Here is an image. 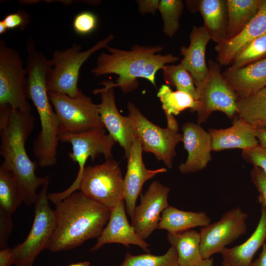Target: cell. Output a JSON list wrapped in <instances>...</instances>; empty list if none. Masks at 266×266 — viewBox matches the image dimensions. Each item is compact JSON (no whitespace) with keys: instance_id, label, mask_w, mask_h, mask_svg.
I'll return each mask as SVG.
<instances>
[{"instance_id":"6da1fadb","label":"cell","mask_w":266,"mask_h":266,"mask_svg":"<svg viewBox=\"0 0 266 266\" xmlns=\"http://www.w3.org/2000/svg\"><path fill=\"white\" fill-rule=\"evenodd\" d=\"M35 118L31 112L0 106V155L1 166L11 171L16 180L23 202L27 206L36 203L37 189L49 181V177H38L37 164L29 158L26 141L33 130Z\"/></svg>"},{"instance_id":"7a4b0ae2","label":"cell","mask_w":266,"mask_h":266,"mask_svg":"<svg viewBox=\"0 0 266 266\" xmlns=\"http://www.w3.org/2000/svg\"><path fill=\"white\" fill-rule=\"evenodd\" d=\"M55 206V225L47 248L52 252L72 249L98 238L110 215V210L80 191Z\"/></svg>"},{"instance_id":"3957f363","label":"cell","mask_w":266,"mask_h":266,"mask_svg":"<svg viewBox=\"0 0 266 266\" xmlns=\"http://www.w3.org/2000/svg\"><path fill=\"white\" fill-rule=\"evenodd\" d=\"M109 53L102 52L98 57L96 66L91 71L96 77L107 74L118 75L116 83L107 80L112 87H118L124 94L136 89L139 83L137 78L148 80L155 87L156 75L166 65L179 61L178 57L171 54L162 55L163 47L160 45L133 46L125 50L108 46Z\"/></svg>"},{"instance_id":"277c9868","label":"cell","mask_w":266,"mask_h":266,"mask_svg":"<svg viewBox=\"0 0 266 266\" xmlns=\"http://www.w3.org/2000/svg\"><path fill=\"white\" fill-rule=\"evenodd\" d=\"M27 93L37 110L40 123V131L33 142V155L40 166H53L57 161L59 125L49 98L46 77L41 74L30 76L27 80Z\"/></svg>"},{"instance_id":"5b68a950","label":"cell","mask_w":266,"mask_h":266,"mask_svg":"<svg viewBox=\"0 0 266 266\" xmlns=\"http://www.w3.org/2000/svg\"><path fill=\"white\" fill-rule=\"evenodd\" d=\"M113 38V35L110 34L85 51H82L81 46L75 43L64 50L55 51L52 59L49 60L50 68L47 80L48 92L76 97L80 90L78 81L82 66L95 52L106 48Z\"/></svg>"},{"instance_id":"8992f818","label":"cell","mask_w":266,"mask_h":266,"mask_svg":"<svg viewBox=\"0 0 266 266\" xmlns=\"http://www.w3.org/2000/svg\"><path fill=\"white\" fill-rule=\"evenodd\" d=\"M59 140L71 144L72 151L68 156L73 162L77 163L79 169L76 179L68 188L61 192L48 194L49 200L55 205L78 190L85 164L89 158L94 161L102 154L106 160L113 159L112 150L116 142L109 133H105V128L62 135Z\"/></svg>"},{"instance_id":"52a82bcc","label":"cell","mask_w":266,"mask_h":266,"mask_svg":"<svg viewBox=\"0 0 266 266\" xmlns=\"http://www.w3.org/2000/svg\"><path fill=\"white\" fill-rule=\"evenodd\" d=\"M48 95L58 119L59 137L104 128L98 104L81 90L73 98L54 92Z\"/></svg>"},{"instance_id":"ba28073f","label":"cell","mask_w":266,"mask_h":266,"mask_svg":"<svg viewBox=\"0 0 266 266\" xmlns=\"http://www.w3.org/2000/svg\"><path fill=\"white\" fill-rule=\"evenodd\" d=\"M206 77L196 87L200 106L197 124L204 123L215 111L225 113L228 118L237 117V102L239 98L224 78L220 65L209 60Z\"/></svg>"},{"instance_id":"9c48e42d","label":"cell","mask_w":266,"mask_h":266,"mask_svg":"<svg viewBox=\"0 0 266 266\" xmlns=\"http://www.w3.org/2000/svg\"><path fill=\"white\" fill-rule=\"evenodd\" d=\"M78 190L111 210L124 198V178L118 162L111 159L86 166Z\"/></svg>"},{"instance_id":"30bf717a","label":"cell","mask_w":266,"mask_h":266,"mask_svg":"<svg viewBox=\"0 0 266 266\" xmlns=\"http://www.w3.org/2000/svg\"><path fill=\"white\" fill-rule=\"evenodd\" d=\"M49 182L42 186L38 194L28 235L22 243L12 248L15 266H33L40 252L47 248L55 225L54 210L50 206L48 197Z\"/></svg>"},{"instance_id":"8fae6325","label":"cell","mask_w":266,"mask_h":266,"mask_svg":"<svg viewBox=\"0 0 266 266\" xmlns=\"http://www.w3.org/2000/svg\"><path fill=\"white\" fill-rule=\"evenodd\" d=\"M128 117L135 138L141 144L143 151L153 154L168 168L172 166L176 156L175 147L183 140L182 133L162 128L150 122L131 102L128 103Z\"/></svg>"},{"instance_id":"7c38bea8","label":"cell","mask_w":266,"mask_h":266,"mask_svg":"<svg viewBox=\"0 0 266 266\" xmlns=\"http://www.w3.org/2000/svg\"><path fill=\"white\" fill-rule=\"evenodd\" d=\"M27 93V72L19 52L0 41V106L31 112Z\"/></svg>"},{"instance_id":"4fadbf2b","label":"cell","mask_w":266,"mask_h":266,"mask_svg":"<svg viewBox=\"0 0 266 266\" xmlns=\"http://www.w3.org/2000/svg\"><path fill=\"white\" fill-rule=\"evenodd\" d=\"M248 215L239 207L226 212L218 221L200 229V250L203 259L221 253L247 230Z\"/></svg>"},{"instance_id":"5bb4252c","label":"cell","mask_w":266,"mask_h":266,"mask_svg":"<svg viewBox=\"0 0 266 266\" xmlns=\"http://www.w3.org/2000/svg\"><path fill=\"white\" fill-rule=\"evenodd\" d=\"M169 187L155 180L141 195L140 204L136 205L131 217V225L143 239L158 229L162 213L169 206Z\"/></svg>"},{"instance_id":"9a60e30c","label":"cell","mask_w":266,"mask_h":266,"mask_svg":"<svg viewBox=\"0 0 266 266\" xmlns=\"http://www.w3.org/2000/svg\"><path fill=\"white\" fill-rule=\"evenodd\" d=\"M100 84L104 87L93 91L94 94L100 95L101 101L98 104L100 119L109 134L124 149L125 157L127 158L135 138L129 117L122 116L116 107L114 88L110 86L107 81Z\"/></svg>"},{"instance_id":"2e32d148","label":"cell","mask_w":266,"mask_h":266,"mask_svg":"<svg viewBox=\"0 0 266 266\" xmlns=\"http://www.w3.org/2000/svg\"><path fill=\"white\" fill-rule=\"evenodd\" d=\"M143 151L139 140L135 138L127 157V171L124 178V200L127 212L131 218L144 183L156 175L167 171L164 167L156 169L147 168L143 162Z\"/></svg>"},{"instance_id":"e0dca14e","label":"cell","mask_w":266,"mask_h":266,"mask_svg":"<svg viewBox=\"0 0 266 266\" xmlns=\"http://www.w3.org/2000/svg\"><path fill=\"white\" fill-rule=\"evenodd\" d=\"M181 130L182 142L188 157L185 162L179 166L178 169L183 174L200 171L205 168L212 159L211 136L200 125L191 122L184 123Z\"/></svg>"},{"instance_id":"ac0fdd59","label":"cell","mask_w":266,"mask_h":266,"mask_svg":"<svg viewBox=\"0 0 266 266\" xmlns=\"http://www.w3.org/2000/svg\"><path fill=\"white\" fill-rule=\"evenodd\" d=\"M111 243H119L127 247L134 245L145 252H150L149 244L140 237L128 220L124 200L110 210L108 221L90 251H97L103 245Z\"/></svg>"},{"instance_id":"d6986e66","label":"cell","mask_w":266,"mask_h":266,"mask_svg":"<svg viewBox=\"0 0 266 266\" xmlns=\"http://www.w3.org/2000/svg\"><path fill=\"white\" fill-rule=\"evenodd\" d=\"M186 6L192 13L199 11L203 20V26L211 40L220 45L227 40L228 23L227 0H186Z\"/></svg>"},{"instance_id":"ffe728a7","label":"cell","mask_w":266,"mask_h":266,"mask_svg":"<svg viewBox=\"0 0 266 266\" xmlns=\"http://www.w3.org/2000/svg\"><path fill=\"white\" fill-rule=\"evenodd\" d=\"M266 33V0L243 30L233 38L216 45L217 62L220 66H230L238 52L256 38Z\"/></svg>"},{"instance_id":"44dd1931","label":"cell","mask_w":266,"mask_h":266,"mask_svg":"<svg viewBox=\"0 0 266 266\" xmlns=\"http://www.w3.org/2000/svg\"><path fill=\"white\" fill-rule=\"evenodd\" d=\"M256 131V128L237 117L228 128L208 130L211 136L213 151L230 149L243 150L254 148L259 145Z\"/></svg>"},{"instance_id":"7402d4cb","label":"cell","mask_w":266,"mask_h":266,"mask_svg":"<svg viewBox=\"0 0 266 266\" xmlns=\"http://www.w3.org/2000/svg\"><path fill=\"white\" fill-rule=\"evenodd\" d=\"M189 37V46L180 47V54L183 56L180 64L190 72L197 87L208 74L205 51L211 39L203 26H194Z\"/></svg>"},{"instance_id":"603a6c76","label":"cell","mask_w":266,"mask_h":266,"mask_svg":"<svg viewBox=\"0 0 266 266\" xmlns=\"http://www.w3.org/2000/svg\"><path fill=\"white\" fill-rule=\"evenodd\" d=\"M222 75L239 98L266 87V58L237 69L227 68Z\"/></svg>"},{"instance_id":"cb8c5ba5","label":"cell","mask_w":266,"mask_h":266,"mask_svg":"<svg viewBox=\"0 0 266 266\" xmlns=\"http://www.w3.org/2000/svg\"><path fill=\"white\" fill-rule=\"evenodd\" d=\"M266 239V208L261 206L258 225L250 236L243 243L222 250V266H249L258 249Z\"/></svg>"},{"instance_id":"d4e9b609","label":"cell","mask_w":266,"mask_h":266,"mask_svg":"<svg viewBox=\"0 0 266 266\" xmlns=\"http://www.w3.org/2000/svg\"><path fill=\"white\" fill-rule=\"evenodd\" d=\"M210 223L211 219L204 212L184 211L169 205L162 213L158 229L178 233Z\"/></svg>"},{"instance_id":"484cf974","label":"cell","mask_w":266,"mask_h":266,"mask_svg":"<svg viewBox=\"0 0 266 266\" xmlns=\"http://www.w3.org/2000/svg\"><path fill=\"white\" fill-rule=\"evenodd\" d=\"M167 240L177 252L179 266H197L203 260L200 232L190 230L178 233H168Z\"/></svg>"},{"instance_id":"4316f807","label":"cell","mask_w":266,"mask_h":266,"mask_svg":"<svg viewBox=\"0 0 266 266\" xmlns=\"http://www.w3.org/2000/svg\"><path fill=\"white\" fill-rule=\"evenodd\" d=\"M263 0H227L228 16L227 41L233 38L243 30L256 14Z\"/></svg>"},{"instance_id":"83f0119b","label":"cell","mask_w":266,"mask_h":266,"mask_svg":"<svg viewBox=\"0 0 266 266\" xmlns=\"http://www.w3.org/2000/svg\"><path fill=\"white\" fill-rule=\"evenodd\" d=\"M237 117L256 128H266V87L237 102Z\"/></svg>"},{"instance_id":"f1b7e54d","label":"cell","mask_w":266,"mask_h":266,"mask_svg":"<svg viewBox=\"0 0 266 266\" xmlns=\"http://www.w3.org/2000/svg\"><path fill=\"white\" fill-rule=\"evenodd\" d=\"M166 118L177 115L184 110L190 109L197 111L200 106L198 100L188 93L181 91H172L167 85H163L157 93Z\"/></svg>"},{"instance_id":"f546056e","label":"cell","mask_w":266,"mask_h":266,"mask_svg":"<svg viewBox=\"0 0 266 266\" xmlns=\"http://www.w3.org/2000/svg\"><path fill=\"white\" fill-rule=\"evenodd\" d=\"M23 202L12 173L0 166V212L11 216Z\"/></svg>"},{"instance_id":"4dcf8cb0","label":"cell","mask_w":266,"mask_h":266,"mask_svg":"<svg viewBox=\"0 0 266 266\" xmlns=\"http://www.w3.org/2000/svg\"><path fill=\"white\" fill-rule=\"evenodd\" d=\"M164 79L167 85L177 91L185 92L198 100V96L193 79L187 69L181 64L166 65L162 68Z\"/></svg>"},{"instance_id":"1f68e13d","label":"cell","mask_w":266,"mask_h":266,"mask_svg":"<svg viewBox=\"0 0 266 266\" xmlns=\"http://www.w3.org/2000/svg\"><path fill=\"white\" fill-rule=\"evenodd\" d=\"M118 266H179L175 249L172 246L163 255L149 253L138 255L127 252Z\"/></svg>"},{"instance_id":"d6a6232c","label":"cell","mask_w":266,"mask_h":266,"mask_svg":"<svg viewBox=\"0 0 266 266\" xmlns=\"http://www.w3.org/2000/svg\"><path fill=\"white\" fill-rule=\"evenodd\" d=\"M183 8L181 0H160L158 10L163 21V31L166 36L172 37L178 30Z\"/></svg>"},{"instance_id":"836d02e7","label":"cell","mask_w":266,"mask_h":266,"mask_svg":"<svg viewBox=\"0 0 266 266\" xmlns=\"http://www.w3.org/2000/svg\"><path fill=\"white\" fill-rule=\"evenodd\" d=\"M266 56V33L256 38L241 49L229 68L237 69L263 59Z\"/></svg>"},{"instance_id":"e575fe53","label":"cell","mask_w":266,"mask_h":266,"mask_svg":"<svg viewBox=\"0 0 266 266\" xmlns=\"http://www.w3.org/2000/svg\"><path fill=\"white\" fill-rule=\"evenodd\" d=\"M97 16L90 11L78 13L74 18L72 27L74 32L80 35H86L93 33L97 28Z\"/></svg>"},{"instance_id":"d590c367","label":"cell","mask_w":266,"mask_h":266,"mask_svg":"<svg viewBox=\"0 0 266 266\" xmlns=\"http://www.w3.org/2000/svg\"><path fill=\"white\" fill-rule=\"evenodd\" d=\"M241 155L245 161L260 168L266 174V148L259 144L254 148L243 150Z\"/></svg>"},{"instance_id":"8d00e7d4","label":"cell","mask_w":266,"mask_h":266,"mask_svg":"<svg viewBox=\"0 0 266 266\" xmlns=\"http://www.w3.org/2000/svg\"><path fill=\"white\" fill-rule=\"evenodd\" d=\"M250 177L258 192L259 203L261 206L266 208V174L260 168L253 166L250 172Z\"/></svg>"},{"instance_id":"74e56055","label":"cell","mask_w":266,"mask_h":266,"mask_svg":"<svg viewBox=\"0 0 266 266\" xmlns=\"http://www.w3.org/2000/svg\"><path fill=\"white\" fill-rule=\"evenodd\" d=\"M8 30L19 28L24 30L30 23V16L24 10H18L15 13H9L2 20Z\"/></svg>"},{"instance_id":"f35d334b","label":"cell","mask_w":266,"mask_h":266,"mask_svg":"<svg viewBox=\"0 0 266 266\" xmlns=\"http://www.w3.org/2000/svg\"><path fill=\"white\" fill-rule=\"evenodd\" d=\"M13 229L11 216L0 212V249L8 247L7 241Z\"/></svg>"},{"instance_id":"ab89813d","label":"cell","mask_w":266,"mask_h":266,"mask_svg":"<svg viewBox=\"0 0 266 266\" xmlns=\"http://www.w3.org/2000/svg\"><path fill=\"white\" fill-rule=\"evenodd\" d=\"M136 1L139 12L142 14H145L146 13L155 14L158 10L160 0H138Z\"/></svg>"},{"instance_id":"60d3db41","label":"cell","mask_w":266,"mask_h":266,"mask_svg":"<svg viewBox=\"0 0 266 266\" xmlns=\"http://www.w3.org/2000/svg\"><path fill=\"white\" fill-rule=\"evenodd\" d=\"M15 264L12 249L7 247L0 250V266H11Z\"/></svg>"},{"instance_id":"b9f144b4","label":"cell","mask_w":266,"mask_h":266,"mask_svg":"<svg viewBox=\"0 0 266 266\" xmlns=\"http://www.w3.org/2000/svg\"><path fill=\"white\" fill-rule=\"evenodd\" d=\"M249 266H266V242L262 246V250L259 257L252 262Z\"/></svg>"},{"instance_id":"7bdbcfd3","label":"cell","mask_w":266,"mask_h":266,"mask_svg":"<svg viewBox=\"0 0 266 266\" xmlns=\"http://www.w3.org/2000/svg\"><path fill=\"white\" fill-rule=\"evenodd\" d=\"M256 133L259 144L266 148V128H256Z\"/></svg>"},{"instance_id":"ee69618b","label":"cell","mask_w":266,"mask_h":266,"mask_svg":"<svg viewBox=\"0 0 266 266\" xmlns=\"http://www.w3.org/2000/svg\"><path fill=\"white\" fill-rule=\"evenodd\" d=\"M213 259L208 258L203 259L201 262L197 266H213Z\"/></svg>"},{"instance_id":"f6af8a7d","label":"cell","mask_w":266,"mask_h":266,"mask_svg":"<svg viewBox=\"0 0 266 266\" xmlns=\"http://www.w3.org/2000/svg\"><path fill=\"white\" fill-rule=\"evenodd\" d=\"M8 29L2 20L0 21V34H3L7 31Z\"/></svg>"},{"instance_id":"bcb514c9","label":"cell","mask_w":266,"mask_h":266,"mask_svg":"<svg viewBox=\"0 0 266 266\" xmlns=\"http://www.w3.org/2000/svg\"><path fill=\"white\" fill-rule=\"evenodd\" d=\"M90 262L87 261L81 262L71 264L68 266H90Z\"/></svg>"}]
</instances>
